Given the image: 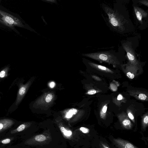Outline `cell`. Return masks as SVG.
<instances>
[{
  "mask_svg": "<svg viewBox=\"0 0 148 148\" xmlns=\"http://www.w3.org/2000/svg\"><path fill=\"white\" fill-rule=\"evenodd\" d=\"M123 5L119 2L111 7L104 3L102 5L109 27L120 34L130 32L134 29L127 9Z\"/></svg>",
  "mask_w": 148,
  "mask_h": 148,
  "instance_id": "obj_1",
  "label": "cell"
},
{
  "mask_svg": "<svg viewBox=\"0 0 148 148\" xmlns=\"http://www.w3.org/2000/svg\"><path fill=\"white\" fill-rule=\"evenodd\" d=\"M82 55L100 62L111 64L114 66L120 65L123 58L126 57V53L123 49V51L120 50L118 52L110 50L83 53Z\"/></svg>",
  "mask_w": 148,
  "mask_h": 148,
  "instance_id": "obj_2",
  "label": "cell"
},
{
  "mask_svg": "<svg viewBox=\"0 0 148 148\" xmlns=\"http://www.w3.org/2000/svg\"><path fill=\"white\" fill-rule=\"evenodd\" d=\"M123 49L126 53V57L130 64L138 66L139 64L136 50L139 45V40L136 37L128 38L121 42Z\"/></svg>",
  "mask_w": 148,
  "mask_h": 148,
  "instance_id": "obj_3",
  "label": "cell"
},
{
  "mask_svg": "<svg viewBox=\"0 0 148 148\" xmlns=\"http://www.w3.org/2000/svg\"><path fill=\"white\" fill-rule=\"evenodd\" d=\"M0 23L11 28L15 26L24 27L23 25L19 18L0 10Z\"/></svg>",
  "mask_w": 148,
  "mask_h": 148,
  "instance_id": "obj_4",
  "label": "cell"
},
{
  "mask_svg": "<svg viewBox=\"0 0 148 148\" xmlns=\"http://www.w3.org/2000/svg\"><path fill=\"white\" fill-rule=\"evenodd\" d=\"M135 15L137 21L140 25L139 28L144 29L147 26L148 14L147 12L140 7L137 5H133Z\"/></svg>",
  "mask_w": 148,
  "mask_h": 148,
  "instance_id": "obj_5",
  "label": "cell"
},
{
  "mask_svg": "<svg viewBox=\"0 0 148 148\" xmlns=\"http://www.w3.org/2000/svg\"><path fill=\"white\" fill-rule=\"evenodd\" d=\"M112 141L118 148H138L128 141L121 138H114Z\"/></svg>",
  "mask_w": 148,
  "mask_h": 148,
  "instance_id": "obj_6",
  "label": "cell"
},
{
  "mask_svg": "<svg viewBox=\"0 0 148 148\" xmlns=\"http://www.w3.org/2000/svg\"><path fill=\"white\" fill-rule=\"evenodd\" d=\"M88 63L91 67L98 70L108 73H113L111 70L105 66L90 62H88Z\"/></svg>",
  "mask_w": 148,
  "mask_h": 148,
  "instance_id": "obj_7",
  "label": "cell"
},
{
  "mask_svg": "<svg viewBox=\"0 0 148 148\" xmlns=\"http://www.w3.org/2000/svg\"><path fill=\"white\" fill-rule=\"evenodd\" d=\"M27 85L23 86L19 89L16 102V105L18 104L21 101L25 93Z\"/></svg>",
  "mask_w": 148,
  "mask_h": 148,
  "instance_id": "obj_8",
  "label": "cell"
},
{
  "mask_svg": "<svg viewBox=\"0 0 148 148\" xmlns=\"http://www.w3.org/2000/svg\"><path fill=\"white\" fill-rule=\"evenodd\" d=\"M121 121L123 127L125 129L129 130L132 128V124L127 118L125 117L121 119Z\"/></svg>",
  "mask_w": 148,
  "mask_h": 148,
  "instance_id": "obj_9",
  "label": "cell"
},
{
  "mask_svg": "<svg viewBox=\"0 0 148 148\" xmlns=\"http://www.w3.org/2000/svg\"><path fill=\"white\" fill-rule=\"evenodd\" d=\"M77 112V110L75 108H72L70 109L66 113V117L67 118H71L73 114H75Z\"/></svg>",
  "mask_w": 148,
  "mask_h": 148,
  "instance_id": "obj_10",
  "label": "cell"
},
{
  "mask_svg": "<svg viewBox=\"0 0 148 148\" xmlns=\"http://www.w3.org/2000/svg\"><path fill=\"white\" fill-rule=\"evenodd\" d=\"M60 130L64 135L65 136H70L72 134V132L71 131L66 130V129L63 127H61Z\"/></svg>",
  "mask_w": 148,
  "mask_h": 148,
  "instance_id": "obj_11",
  "label": "cell"
},
{
  "mask_svg": "<svg viewBox=\"0 0 148 148\" xmlns=\"http://www.w3.org/2000/svg\"><path fill=\"white\" fill-rule=\"evenodd\" d=\"M35 139L38 142H42L46 139L45 136L42 134L36 135L35 137Z\"/></svg>",
  "mask_w": 148,
  "mask_h": 148,
  "instance_id": "obj_12",
  "label": "cell"
},
{
  "mask_svg": "<svg viewBox=\"0 0 148 148\" xmlns=\"http://www.w3.org/2000/svg\"><path fill=\"white\" fill-rule=\"evenodd\" d=\"M148 116L147 115L145 116L143 119L142 127L144 129H145L146 127L148 125Z\"/></svg>",
  "mask_w": 148,
  "mask_h": 148,
  "instance_id": "obj_13",
  "label": "cell"
},
{
  "mask_svg": "<svg viewBox=\"0 0 148 148\" xmlns=\"http://www.w3.org/2000/svg\"><path fill=\"white\" fill-rule=\"evenodd\" d=\"M138 98L142 100H145L147 99V97L146 95L143 93H140L138 96Z\"/></svg>",
  "mask_w": 148,
  "mask_h": 148,
  "instance_id": "obj_14",
  "label": "cell"
},
{
  "mask_svg": "<svg viewBox=\"0 0 148 148\" xmlns=\"http://www.w3.org/2000/svg\"><path fill=\"white\" fill-rule=\"evenodd\" d=\"M53 98V96L51 94H48L45 97V101L47 103L50 102Z\"/></svg>",
  "mask_w": 148,
  "mask_h": 148,
  "instance_id": "obj_15",
  "label": "cell"
},
{
  "mask_svg": "<svg viewBox=\"0 0 148 148\" xmlns=\"http://www.w3.org/2000/svg\"><path fill=\"white\" fill-rule=\"evenodd\" d=\"M107 105H105L102 108V113H101V117L103 118V114L106 113L107 111Z\"/></svg>",
  "mask_w": 148,
  "mask_h": 148,
  "instance_id": "obj_16",
  "label": "cell"
},
{
  "mask_svg": "<svg viewBox=\"0 0 148 148\" xmlns=\"http://www.w3.org/2000/svg\"><path fill=\"white\" fill-rule=\"evenodd\" d=\"M138 3L143 5L147 7H148V0H139Z\"/></svg>",
  "mask_w": 148,
  "mask_h": 148,
  "instance_id": "obj_17",
  "label": "cell"
},
{
  "mask_svg": "<svg viewBox=\"0 0 148 148\" xmlns=\"http://www.w3.org/2000/svg\"><path fill=\"white\" fill-rule=\"evenodd\" d=\"M80 130L83 133H88L89 132V129L84 127H81L80 128Z\"/></svg>",
  "mask_w": 148,
  "mask_h": 148,
  "instance_id": "obj_18",
  "label": "cell"
},
{
  "mask_svg": "<svg viewBox=\"0 0 148 148\" xmlns=\"http://www.w3.org/2000/svg\"><path fill=\"white\" fill-rule=\"evenodd\" d=\"M25 126L24 124L20 125L17 129V130L18 132H21L25 128Z\"/></svg>",
  "mask_w": 148,
  "mask_h": 148,
  "instance_id": "obj_19",
  "label": "cell"
},
{
  "mask_svg": "<svg viewBox=\"0 0 148 148\" xmlns=\"http://www.w3.org/2000/svg\"><path fill=\"white\" fill-rule=\"evenodd\" d=\"M99 92L94 89H91L88 90L86 93L87 94L90 95H92L96 94L97 92Z\"/></svg>",
  "mask_w": 148,
  "mask_h": 148,
  "instance_id": "obj_20",
  "label": "cell"
},
{
  "mask_svg": "<svg viewBox=\"0 0 148 148\" xmlns=\"http://www.w3.org/2000/svg\"><path fill=\"white\" fill-rule=\"evenodd\" d=\"M6 74L5 69L2 70L0 72V77L3 78L5 76Z\"/></svg>",
  "mask_w": 148,
  "mask_h": 148,
  "instance_id": "obj_21",
  "label": "cell"
},
{
  "mask_svg": "<svg viewBox=\"0 0 148 148\" xmlns=\"http://www.w3.org/2000/svg\"><path fill=\"white\" fill-rule=\"evenodd\" d=\"M128 115L130 119L132 121H134V117L133 114L130 112H129L128 113Z\"/></svg>",
  "mask_w": 148,
  "mask_h": 148,
  "instance_id": "obj_22",
  "label": "cell"
},
{
  "mask_svg": "<svg viewBox=\"0 0 148 148\" xmlns=\"http://www.w3.org/2000/svg\"><path fill=\"white\" fill-rule=\"evenodd\" d=\"M10 139L8 138L6 139L3 140L2 141V143L4 144H7L9 143L10 142Z\"/></svg>",
  "mask_w": 148,
  "mask_h": 148,
  "instance_id": "obj_23",
  "label": "cell"
},
{
  "mask_svg": "<svg viewBox=\"0 0 148 148\" xmlns=\"http://www.w3.org/2000/svg\"><path fill=\"white\" fill-rule=\"evenodd\" d=\"M101 148H109L106 144L104 143H101Z\"/></svg>",
  "mask_w": 148,
  "mask_h": 148,
  "instance_id": "obj_24",
  "label": "cell"
},
{
  "mask_svg": "<svg viewBox=\"0 0 148 148\" xmlns=\"http://www.w3.org/2000/svg\"><path fill=\"white\" fill-rule=\"evenodd\" d=\"M55 85V82H51L50 84V87L51 88H53L54 87Z\"/></svg>",
  "mask_w": 148,
  "mask_h": 148,
  "instance_id": "obj_25",
  "label": "cell"
},
{
  "mask_svg": "<svg viewBox=\"0 0 148 148\" xmlns=\"http://www.w3.org/2000/svg\"><path fill=\"white\" fill-rule=\"evenodd\" d=\"M123 98V97L122 95L121 94H119L117 97V100H122Z\"/></svg>",
  "mask_w": 148,
  "mask_h": 148,
  "instance_id": "obj_26",
  "label": "cell"
},
{
  "mask_svg": "<svg viewBox=\"0 0 148 148\" xmlns=\"http://www.w3.org/2000/svg\"><path fill=\"white\" fill-rule=\"evenodd\" d=\"M48 2H50L52 3H56V1L55 0H45V1Z\"/></svg>",
  "mask_w": 148,
  "mask_h": 148,
  "instance_id": "obj_27",
  "label": "cell"
},
{
  "mask_svg": "<svg viewBox=\"0 0 148 148\" xmlns=\"http://www.w3.org/2000/svg\"><path fill=\"white\" fill-rule=\"evenodd\" d=\"M92 77L95 79H96V80L98 81H100L101 80V79L99 77L96 76H93Z\"/></svg>",
  "mask_w": 148,
  "mask_h": 148,
  "instance_id": "obj_28",
  "label": "cell"
},
{
  "mask_svg": "<svg viewBox=\"0 0 148 148\" xmlns=\"http://www.w3.org/2000/svg\"><path fill=\"white\" fill-rule=\"evenodd\" d=\"M3 127V125L1 123H0V130L2 129Z\"/></svg>",
  "mask_w": 148,
  "mask_h": 148,
  "instance_id": "obj_29",
  "label": "cell"
}]
</instances>
